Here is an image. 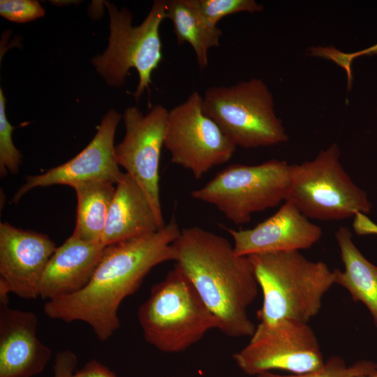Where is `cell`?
<instances>
[{
	"label": "cell",
	"mask_w": 377,
	"mask_h": 377,
	"mask_svg": "<svg viewBox=\"0 0 377 377\" xmlns=\"http://www.w3.org/2000/svg\"><path fill=\"white\" fill-rule=\"evenodd\" d=\"M181 232L175 217L158 230L106 246L89 283L80 291L47 301L50 318L88 324L101 341L119 329L118 310L156 265L174 261L175 241Z\"/></svg>",
	"instance_id": "6da1fadb"
},
{
	"label": "cell",
	"mask_w": 377,
	"mask_h": 377,
	"mask_svg": "<svg viewBox=\"0 0 377 377\" xmlns=\"http://www.w3.org/2000/svg\"><path fill=\"white\" fill-rule=\"evenodd\" d=\"M173 246L175 265L216 317L217 330L230 337H251L256 325L248 308L259 286L248 257L236 254L224 237L198 226L181 230Z\"/></svg>",
	"instance_id": "7a4b0ae2"
},
{
	"label": "cell",
	"mask_w": 377,
	"mask_h": 377,
	"mask_svg": "<svg viewBox=\"0 0 377 377\" xmlns=\"http://www.w3.org/2000/svg\"><path fill=\"white\" fill-rule=\"evenodd\" d=\"M247 257L263 293V304L257 312L260 323L287 319L308 323L318 313L324 295L335 284L334 269L297 251Z\"/></svg>",
	"instance_id": "3957f363"
},
{
	"label": "cell",
	"mask_w": 377,
	"mask_h": 377,
	"mask_svg": "<svg viewBox=\"0 0 377 377\" xmlns=\"http://www.w3.org/2000/svg\"><path fill=\"white\" fill-rule=\"evenodd\" d=\"M138 318L145 341L167 353L183 352L218 329L214 315L175 265L152 286Z\"/></svg>",
	"instance_id": "277c9868"
},
{
	"label": "cell",
	"mask_w": 377,
	"mask_h": 377,
	"mask_svg": "<svg viewBox=\"0 0 377 377\" xmlns=\"http://www.w3.org/2000/svg\"><path fill=\"white\" fill-rule=\"evenodd\" d=\"M105 5L110 17L108 46L92 59V64L107 84L115 87L122 86L128 71L135 68L139 82L133 95L138 101L145 89L149 90L151 73L162 59L159 29L167 19L168 1H154L138 26L133 25V15L127 8L118 9L108 1Z\"/></svg>",
	"instance_id": "5b68a950"
},
{
	"label": "cell",
	"mask_w": 377,
	"mask_h": 377,
	"mask_svg": "<svg viewBox=\"0 0 377 377\" xmlns=\"http://www.w3.org/2000/svg\"><path fill=\"white\" fill-rule=\"evenodd\" d=\"M202 108L236 147H269L288 140L276 114L273 95L260 79L209 87Z\"/></svg>",
	"instance_id": "8992f818"
},
{
	"label": "cell",
	"mask_w": 377,
	"mask_h": 377,
	"mask_svg": "<svg viewBox=\"0 0 377 377\" xmlns=\"http://www.w3.org/2000/svg\"><path fill=\"white\" fill-rule=\"evenodd\" d=\"M286 200L308 219L337 221L370 212L367 193L343 169L336 143L311 161L290 166V185Z\"/></svg>",
	"instance_id": "52a82bcc"
},
{
	"label": "cell",
	"mask_w": 377,
	"mask_h": 377,
	"mask_svg": "<svg viewBox=\"0 0 377 377\" xmlns=\"http://www.w3.org/2000/svg\"><path fill=\"white\" fill-rule=\"evenodd\" d=\"M290 166L286 161L278 159L257 165L232 164L191 195L214 206L235 224H245L253 214L286 201Z\"/></svg>",
	"instance_id": "ba28073f"
},
{
	"label": "cell",
	"mask_w": 377,
	"mask_h": 377,
	"mask_svg": "<svg viewBox=\"0 0 377 377\" xmlns=\"http://www.w3.org/2000/svg\"><path fill=\"white\" fill-rule=\"evenodd\" d=\"M249 342L232 358L246 374L279 369L293 374L320 368L325 363L316 335L308 323L281 320L259 323Z\"/></svg>",
	"instance_id": "9c48e42d"
},
{
	"label": "cell",
	"mask_w": 377,
	"mask_h": 377,
	"mask_svg": "<svg viewBox=\"0 0 377 377\" xmlns=\"http://www.w3.org/2000/svg\"><path fill=\"white\" fill-rule=\"evenodd\" d=\"M163 146L171 162L189 170L195 179L227 163L237 147L204 112L202 96L198 91L169 110Z\"/></svg>",
	"instance_id": "30bf717a"
},
{
	"label": "cell",
	"mask_w": 377,
	"mask_h": 377,
	"mask_svg": "<svg viewBox=\"0 0 377 377\" xmlns=\"http://www.w3.org/2000/svg\"><path fill=\"white\" fill-rule=\"evenodd\" d=\"M168 112L161 105H154L146 114L135 106L126 108L122 117L125 135L114 147L119 166L141 187L161 228L165 223L160 199L159 165Z\"/></svg>",
	"instance_id": "8fae6325"
},
{
	"label": "cell",
	"mask_w": 377,
	"mask_h": 377,
	"mask_svg": "<svg viewBox=\"0 0 377 377\" xmlns=\"http://www.w3.org/2000/svg\"><path fill=\"white\" fill-rule=\"evenodd\" d=\"M122 116L110 110L103 117L89 145L74 158L64 164L37 175L28 176L16 192L13 201H18L31 190L53 185H74L89 181H103L117 184L121 172L114 155V135Z\"/></svg>",
	"instance_id": "7c38bea8"
},
{
	"label": "cell",
	"mask_w": 377,
	"mask_h": 377,
	"mask_svg": "<svg viewBox=\"0 0 377 377\" xmlns=\"http://www.w3.org/2000/svg\"><path fill=\"white\" fill-rule=\"evenodd\" d=\"M56 248L47 235L1 222L0 279L19 297H39L42 276Z\"/></svg>",
	"instance_id": "4fadbf2b"
},
{
	"label": "cell",
	"mask_w": 377,
	"mask_h": 377,
	"mask_svg": "<svg viewBox=\"0 0 377 377\" xmlns=\"http://www.w3.org/2000/svg\"><path fill=\"white\" fill-rule=\"evenodd\" d=\"M233 239L236 254H253L283 251H300L315 244L322 235L319 226L309 221L288 200L270 217L255 227L236 230L226 228Z\"/></svg>",
	"instance_id": "5bb4252c"
},
{
	"label": "cell",
	"mask_w": 377,
	"mask_h": 377,
	"mask_svg": "<svg viewBox=\"0 0 377 377\" xmlns=\"http://www.w3.org/2000/svg\"><path fill=\"white\" fill-rule=\"evenodd\" d=\"M38 324L33 311L0 304V377H34L43 371L52 351L38 337Z\"/></svg>",
	"instance_id": "9a60e30c"
},
{
	"label": "cell",
	"mask_w": 377,
	"mask_h": 377,
	"mask_svg": "<svg viewBox=\"0 0 377 377\" xmlns=\"http://www.w3.org/2000/svg\"><path fill=\"white\" fill-rule=\"evenodd\" d=\"M106 246L69 237L57 247L42 276L39 297L47 301L77 293L92 278Z\"/></svg>",
	"instance_id": "2e32d148"
},
{
	"label": "cell",
	"mask_w": 377,
	"mask_h": 377,
	"mask_svg": "<svg viewBox=\"0 0 377 377\" xmlns=\"http://www.w3.org/2000/svg\"><path fill=\"white\" fill-rule=\"evenodd\" d=\"M159 228L145 193L134 179L124 172L115 186L101 243L108 246Z\"/></svg>",
	"instance_id": "e0dca14e"
},
{
	"label": "cell",
	"mask_w": 377,
	"mask_h": 377,
	"mask_svg": "<svg viewBox=\"0 0 377 377\" xmlns=\"http://www.w3.org/2000/svg\"><path fill=\"white\" fill-rule=\"evenodd\" d=\"M343 271L335 269V284L344 288L355 302L369 310L377 327V266L369 261L355 246L348 228L340 226L335 232Z\"/></svg>",
	"instance_id": "ac0fdd59"
},
{
	"label": "cell",
	"mask_w": 377,
	"mask_h": 377,
	"mask_svg": "<svg viewBox=\"0 0 377 377\" xmlns=\"http://www.w3.org/2000/svg\"><path fill=\"white\" fill-rule=\"evenodd\" d=\"M115 184L103 181L77 184L76 222L73 235L90 242H101Z\"/></svg>",
	"instance_id": "d6986e66"
},
{
	"label": "cell",
	"mask_w": 377,
	"mask_h": 377,
	"mask_svg": "<svg viewBox=\"0 0 377 377\" xmlns=\"http://www.w3.org/2000/svg\"><path fill=\"white\" fill-rule=\"evenodd\" d=\"M167 19L172 25L177 43H188L193 48L200 70L208 66V51L220 45L221 30L204 22L187 0L168 1Z\"/></svg>",
	"instance_id": "ffe728a7"
},
{
	"label": "cell",
	"mask_w": 377,
	"mask_h": 377,
	"mask_svg": "<svg viewBox=\"0 0 377 377\" xmlns=\"http://www.w3.org/2000/svg\"><path fill=\"white\" fill-rule=\"evenodd\" d=\"M200 19L211 27L223 17L241 12L254 13L263 10V6L254 0H187Z\"/></svg>",
	"instance_id": "44dd1931"
},
{
	"label": "cell",
	"mask_w": 377,
	"mask_h": 377,
	"mask_svg": "<svg viewBox=\"0 0 377 377\" xmlns=\"http://www.w3.org/2000/svg\"><path fill=\"white\" fill-rule=\"evenodd\" d=\"M377 372L375 362L361 360L352 365H347L343 359L339 356H332L325 360L319 369L300 374L280 375L267 371L261 373L256 377H365Z\"/></svg>",
	"instance_id": "7402d4cb"
},
{
	"label": "cell",
	"mask_w": 377,
	"mask_h": 377,
	"mask_svg": "<svg viewBox=\"0 0 377 377\" xmlns=\"http://www.w3.org/2000/svg\"><path fill=\"white\" fill-rule=\"evenodd\" d=\"M6 99L0 89V173L17 174L22 161V154L15 146L12 133L15 128L6 116Z\"/></svg>",
	"instance_id": "603a6c76"
},
{
	"label": "cell",
	"mask_w": 377,
	"mask_h": 377,
	"mask_svg": "<svg viewBox=\"0 0 377 377\" xmlns=\"http://www.w3.org/2000/svg\"><path fill=\"white\" fill-rule=\"evenodd\" d=\"M0 15L10 21L24 23L44 16L45 10L37 1L1 0Z\"/></svg>",
	"instance_id": "cb8c5ba5"
},
{
	"label": "cell",
	"mask_w": 377,
	"mask_h": 377,
	"mask_svg": "<svg viewBox=\"0 0 377 377\" xmlns=\"http://www.w3.org/2000/svg\"><path fill=\"white\" fill-rule=\"evenodd\" d=\"M371 54H377V44L363 50L352 53H344L336 48L329 47H323L320 52V57H323L333 61L346 71L348 84H351L353 80L351 71V64L353 60L357 57Z\"/></svg>",
	"instance_id": "d4e9b609"
},
{
	"label": "cell",
	"mask_w": 377,
	"mask_h": 377,
	"mask_svg": "<svg viewBox=\"0 0 377 377\" xmlns=\"http://www.w3.org/2000/svg\"><path fill=\"white\" fill-rule=\"evenodd\" d=\"M77 364V355L70 350L58 352L53 366L54 377H73Z\"/></svg>",
	"instance_id": "484cf974"
},
{
	"label": "cell",
	"mask_w": 377,
	"mask_h": 377,
	"mask_svg": "<svg viewBox=\"0 0 377 377\" xmlns=\"http://www.w3.org/2000/svg\"><path fill=\"white\" fill-rule=\"evenodd\" d=\"M73 377H117V376L101 362L91 360L81 369L75 371Z\"/></svg>",
	"instance_id": "4316f807"
},
{
	"label": "cell",
	"mask_w": 377,
	"mask_h": 377,
	"mask_svg": "<svg viewBox=\"0 0 377 377\" xmlns=\"http://www.w3.org/2000/svg\"><path fill=\"white\" fill-rule=\"evenodd\" d=\"M365 377H377V372L372 374V375H370V376H365Z\"/></svg>",
	"instance_id": "83f0119b"
}]
</instances>
